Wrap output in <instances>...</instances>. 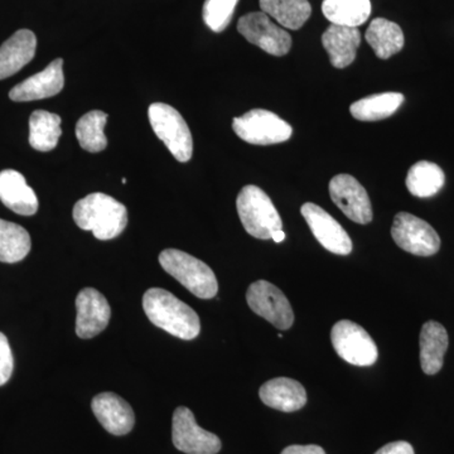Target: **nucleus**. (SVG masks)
<instances>
[{
  "label": "nucleus",
  "instance_id": "12",
  "mask_svg": "<svg viewBox=\"0 0 454 454\" xmlns=\"http://www.w3.org/2000/svg\"><path fill=\"white\" fill-rule=\"evenodd\" d=\"M330 196L349 220L361 225L372 223V201L356 178L349 175L336 176L330 182Z\"/></svg>",
  "mask_w": 454,
  "mask_h": 454
},
{
  "label": "nucleus",
  "instance_id": "27",
  "mask_svg": "<svg viewBox=\"0 0 454 454\" xmlns=\"http://www.w3.org/2000/svg\"><path fill=\"white\" fill-rule=\"evenodd\" d=\"M61 116L37 110L29 118V145L40 152H50L59 145L61 137Z\"/></svg>",
  "mask_w": 454,
  "mask_h": 454
},
{
  "label": "nucleus",
  "instance_id": "7",
  "mask_svg": "<svg viewBox=\"0 0 454 454\" xmlns=\"http://www.w3.org/2000/svg\"><path fill=\"white\" fill-rule=\"evenodd\" d=\"M334 351L346 363L355 366H372L379 356L378 348L372 336L355 322H337L331 333Z\"/></svg>",
  "mask_w": 454,
  "mask_h": 454
},
{
  "label": "nucleus",
  "instance_id": "13",
  "mask_svg": "<svg viewBox=\"0 0 454 454\" xmlns=\"http://www.w3.org/2000/svg\"><path fill=\"white\" fill-rule=\"evenodd\" d=\"M301 212L317 241L325 250L337 255H348L352 252L351 238L327 211L315 203L307 202L301 206Z\"/></svg>",
  "mask_w": 454,
  "mask_h": 454
},
{
  "label": "nucleus",
  "instance_id": "6",
  "mask_svg": "<svg viewBox=\"0 0 454 454\" xmlns=\"http://www.w3.org/2000/svg\"><path fill=\"white\" fill-rule=\"evenodd\" d=\"M236 136L249 145H270L291 138V125L277 114L264 109H254L232 121Z\"/></svg>",
  "mask_w": 454,
  "mask_h": 454
},
{
  "label": "nucleus",
  "instance_id": "28",
  "mask_svg": "<svg viewBox=\"0 0 454 454\" xmlns=\"http://www.w3.org/2000/svg\"><path fill=\"white\" fill-rule=\"evenodd\" d=\"M31 236L20 225L0 219V262H20L31 252Z\"/></svg>",
  "mask_w": 454,
  "mask_h": 454
},
{
  "label": "nucleus",
  "instance_id": "3",
  "mask_svg": "<svg viewBox=\"0 0 454 454\" xmlns=\"http://www.w3.org/2000/svg\"><path fill=\"white\" fill-rule=\"evenodd\" d=\"M239 217L247 234L260 240H270L282 231L279 212L262 188L245 186L236 200Z\"/></svg>",
  "mask_w": 454,
  "mask_h": 454
},
{
  "label": "nucleus",
  "instance_id": "31",
  "mask_svg": "<svg viewBox=\"0 0 454 454\" xmlns=\"http://www.w3.org/2000/svg\"><path fill=\"white\" fill-rule=\"evenodd\" d=\"M14 369V358L11 345L4 333H0V387L7 384Z\"/></svg>",
  "mask_w": 454,
  "mask_h": 454
},
{
  "label": "nucleus",
  "instance_id": "18",
  "mask_svg": "<svg viewBox=\"0 0 454 454\" xmlns=\"http://www.w3.org/2000/svg\"><path fill=\"white\" fill-rule=\"evenodd\" d=\"M0 201L22 216H32L38 210L37 195L23 175L14 169L0 172Z\"/></svg>",
  "mask_w": 454,
  "mask_h": 454
},
{
  "label": "nucleus",
  "instance_id": "34",
  "mask_svg": "<svg viewBox=\"0 0 454 454\" xmlns=\"http://www.w3.org/2000/svg\"><path fill=\"white\" fill-rule=\"evenodd\" d=\"M284 239H286V234H284V231L278 232L276 236H274L273 240L276 241L277 244L282 243L284 241Z\"/></svg>",
  "mask_w": 454,
  "mask_h": 454
},
{
  "label": "nucleus",
  "instance_id": "2",
  "mask_svg": "<svg viewBox=\"0 0 454 454\" xmlns=\"http://www.w3.org/2000/svg\"><path fill=\"white\" fill-rule=\"evenodd\" d=\"M73 215L76 225L91 231L98 240L118 238L128 225L127 207L106 193H91L80 200Z\"/></svg>",
  "mask_w": 454,
  "mask_h": 454
},
{
  "label": "nucleus",
  "instance_id": "14",
  "mask_svg": "<svg viewBox=\"0 0 454 454\" xmlns=\"http://www.w3.org/2000/svg\"><path fill=\"white\" fill-rule=\"evenodd\" d=\"M76 334L88 340L103 333L109 325L112 309L106 298L94 288H85L76 298Z\"/></svg>",
  "mask_w": 454,
  "mask_h": 454
},
{
  "label": "nucleus",
  "instance_id": "32",
  "mask_svg": "<svg viewBox=\"0 0 454 454\" xmlns=\"http://www.w3.org/2000/svg\"><path fill=\"white\" fill-rule=\"evenodd\" d=\"M375 454H415L411 443L404 441L393 442L380 448Z\"/></svg>",
  "mask_w": 454,
  "mask_h": 454
},
{
  "label": "nucleus",
  "instance_id": "9",
  "mask_svg": "<svg viewBox=\"0 0 454 454\" xmlns=\"http://www.w3.org/2000/svg\"><path fill=\"white\" fill-rule=\"evenodd\" d=\"M247 301L254 313L279 330H288L294 322V313L288 298L267 280H258L247 288Z\"/></svg>",
  "mask_w": 454,
  "mask_h": 454
},
{
  "label": "nucleus",
  "instance_id": "15",
  "mask_svg": "<svg viewBox=\"0 0 454 454\" xmlns=\"http://www.w3.org/2000/svg\"><path fill=\"white\" fill-rule=\"evenodd\" d=\"M64 85V59H56L41 73L33 74L25 82L14 86L9 92V98L18 103L42 100L59 94Z\"/></svg>",
  "mask_w": 454,
  "mask_h": 454
},
{
  "label": "nucleus",
  "instance_id": "33",
  "mask_svg": "<svg viewBox=\"0 0 454 454\" xmlns=\"http://www.w3.org/2000/svg\"><path fill=\"white\" fill-rule=\"evenodd\" d=\"M282 454H325L324 448L309 444V446H289Z\"/></svg>",
  "mask_w": 454,
  "mask_h": 454
},
{
  "label": "nucleus",
  "instance_id": "16",
  "mask_svg": "<svg viewBox=\"0 0 454 454\" xmlns=\"http://www.w3.org/2000/svg\"><path fill=\"white\" fill-rule=\"evenodd\" d=\"M91 409L98 422L110 434H128L136 423V415L131 406L114 393L98 394L92 399Z\"/></svg>",
  "mask_w": 454,
  "mask_h": 454
},
{
  "label": "nucleus",
  "instance_id": "5",
  "mask_svg": "<svg viewBox=\"0 0 454 454\" xmlns=\"http://www.w3.org/2000/svg\"><path fill=\"white\" fill-rule=\"evenodd\" d=\"M155 136L168 148L178 162H188L193 154V140L187 122L175 107L154 103L148 109Z\"/></svg>",
  "mask_w": 454,
  "mask_h": 454
},
{
  "label": "nucleus",
  "instance_id": "23",
  "mask_svg": "<svg viewBox=\"0 0 454 454\" xmlns=\"http://www.w3.org/2000/svg\"><path fill=\"white\" fill-rule=\"evenodd\" d=\"M322 13L331 25L357 28L369 20L372 14L370 0H324Z\"/></svg>",
  "mask_w": 454,
  "mask_h": 454
},
{
  "label": "nucleus",
  "instance_id": "1",
  "mask_svg": "<svg viewBox=\"0 0 454 454\" xmlns=\"http://www.w3.org/2000/svg\"><path fill=\"white\" fill-rule=\"evenodd\" d=\"M143 309L152 324L178 339H196L201 331L195 310L166 289H148L143 295Z\"/></svg>",
  "mask_w": 454,
  "mask_h": 454
},
{
  "label": "nucleus",
  "instance_id": "25",
  "mask_svg": "<svg viewBox=\"0 0 454 454\" xmlns=\"http://www.w3.org/2000/svg\"><path fill=\"white\" fill-rule=\"evenodd\" d=\"M262 13L276 20L283 28H301L312 14L309 0H260Z\"/></svg>",
  "mask_w": 454,
  "mask_h": 454
},
{
  "label": "nucleus",
  "instance_id": "24",
  "mask_svg": "<svg viewBox=\"0 0 454 454\" xmlns=\"http://www.w3.org/2000/svg\"><path fill=\"white\" fill-rule=\"evenodd\" d=\"M406 188L419 199H429L437 195L446 184V175L438 164L420 160L409 169Z\"/></svg>",
  "mask_w": 454,
  "mask_h": 454
},
{
  "label": "nucleus",
  "instance_id": "22",
  "mask_svg": "<svg viewBox=\"0 0 454 454\" xmlns=\"http://www.w3.org/2000/svg\"><path fill=\"white\" fill-rule=\"evenodd\" d=\"M365 38L376 57L390 59L403 50L405 44L404 33L396 23L385 18H376L367 28Z\"/></svg>",
  "mask_w": 454,
  "mask_h": 454
},
{
  "label": "nucleus",
  "instance_id": "26",
  "mask_svg": "<svg viewBox=\"0 0 454 454\" xmlns=\"http://www.w3.org/2000/svg\"><path fill=\"white\" fill-rule=\"evenodd\" d=\"M404 103V95L400 92H384L370 95L352 104L349 112L360 121H378L389 118Z\"/></svg>",
  "mask_w": 454,
  "mask_h": 454
},
{
  "label": "nucleus",
  "instance_id": "11",
  "mask_svg": "<svg viewBox=\"0 0 454 454\" xmlns=\"http://www.w3.org/2000/svg\"><path fill=\"white\" fill-rule=\"evenodd\" d=\"M172 441L178 450L186 454H217L223 447L220 438L202 429L186 406H179L173 414Z\"/></svg>",
  "mask_w": 454,
  "mask_h": 454
},
{
  "label": "nucleus",
  "instance_id": "29",
  "mask_svg": "<svg viewBox=\"0 0 454 454\" xmlns=\"http://www.w3.org/2000/svg\"><path fill=\"white\" fill-rule=\"evenodd\" d=\"M107 121V114L94 110L85 114L76 124V137L80 145L90 153H98L106 148L107 139L104 128Z\"/></svg>",
  "mask_w": 454,
  "mask_h": 454
},
{
  "label": "nucleus",
  "instance_id": "21",
  "mask_svg": "<svg viewBox=\"0 0 454 454\" xmlns=\"http://www.w3.org/2000/svg\"><path fill=\"white\" fill-rule=\"evenodd\" d=\"M446 328L435 321L423 325L420 333V365L427 375H435L443 367L444 355L448 349Z\"/></svg>",
  "mask_w": 454,
  "mask_h": 454
},
{
  "label": "nucleus",
  "instance_id": "10",
  "mask_svg": "<svg viewBox=\"0 0 454 454\" xmlns=\"http://www.w3.org/2000/svg\"><path fill=\"white\" fill-rule=\"evenodd\" d=\"M238 31L247 42L255 44L269 55L282 57L291 51V35L282 27L277 26L262 12H253L241 17L239 20Z\"/></svg>",
  "mask_w": 454,
  "mask_h": 454
},
{
  "label": "nucleus",
  "instance_id": "30",
  "mask_svg": "<svg viewBox=\"0 0 454 454\" xmlns=\"http://www.w3.org/2000/svg\"><path fill=\"white\" fill-rule=\"evenodd\" d=\"M239 0H206L203 4L202 17L206 26L211 31H225L231 22Z\"/></svg>",
  "mask_w": 454,
  "mask_h": 454
},
{
  "label": "nucleus",
  "instance_id": "19",
  "mask_svg": "<svg viewBox=\"0 0 454 454\" xmlns=\"http://www.w3.org/2000/svg\"><path fill=\"white\" fill-rule=\"evenodd\" d=\"M37 38L29 29H20L0 47V80L13 76L32 61Z\"/></svg>",
  "mask_w": 454,
  "mask_h": 454
},
{
  "label": "nucleus",
  "instance_id": "8",
  "mask_svg": "<svg viewBox=\"0 0 454 454\" xmlns=\"http://www.w3.org/2000/svg\"><path fill=\"white\" fill-rule=\"evenodd\" d=\"M391 236L400 249L418 256H432L439 252L441 239L427 221L399 212L391 227Z\"/></svg>",
  "mask_w": 454,
  "mask_h": 454
},
{
  "label": "nucleus",
  "instance_id": "20",
  "mask_svg": "<svg viewBox=\"0 0 454 454\" xmlns=\"http://www.w3.org/2000/svg\"><path fill=\"white\" fill-rule=\"evenodd\" d=\"M361 33L357 28L331 25L322 35V44L334 68H345L356 59Z\"/></svg>",
  "mask_w": 454,
  "mask_h": 454
},
{
  "label": "nucleus",
  "instance_id": "4",
  "mask_svg": "<svg viewBox=\"0 0 454 454\" xmlns=\"http://www.w3.org/2000/svg\"><path fill=\"white\" fill-rule=\"evenodd\" d=\"M160 267L177 279L184 288L201 300L216 297L219 283L212 269L201 260L177 249L163 250Z\"/></svg>",
  "mask_w": 454,
  "mask_h": 454
},
{
  "label": "nucleus",
  "instance_id": "17",
  "mask_svg": "<svg viewBox=\"0 0 454 454\" xmlns=\"http://www.w3.org/2000/svg\"><path fill=\"white\" fill-rule=\"evenodd\" d=\"M259 396L269 408L293 413L300 411L307 403V393L303 385L289 378L271 379L260 387Z\"/></svg>",
  "mask_w": 454,
  "mask_h": 454
}]
</instances>
